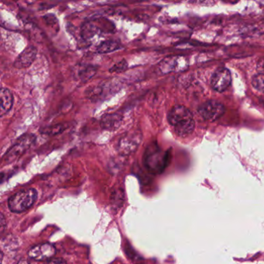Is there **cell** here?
Masks as SVG:
<instances>
[{"mask_svg":"<svg viewBox=\"0 0 264 264\" xmlns=\"http://www.w3.org/2000/svg\"><path fill=\"white\" fill-rule=\"evenodd\" d=\"M168 121L174 127L176 134L181 137L189 136L195 130L193 115L184 106H174L168 112Z\"/></svg>","mask_w":264,"mask_h":264,"instance_id":"obj_1","label":"cell"},{"mask_svg":"<svg viewBox=\"0 0 264 264\" xmlns=\"http://www.w3.org/2000/svg\"><path fill=\"white\" fill-rule=\"evenodd\" d=\"M143 160L144 166L149 172L160 174L168 166L169 154L168 151L162 150L157 143L153 142L146 148Z\"/></svg>","mask_w":264,"mask_h":264,"instance_id":"obj_2","label":"cell"},{"mask_svg":"<svg viewBox=\"0 0 264 264\" xmlns=\"http://www.w3.org/2000/svg\"><path fill=\"white\" fill-rule=\"evenodd\" d=\"M37 198V192L34 188H27L19 191L10 197L8 207L14 213H21L30 209Z\"/></svg>","mask_w":264,"mask_h":264,"instance_id":"obj_3","label":"cell"},{"mask_svg":"<svg viewBox=\"0 0 264 264\" xmlns=\"http://www.w3.org/2000/svg\"><path fill=\"white\" fill-rule=\"evenodd\" d=\"M35 141H36V136L31 133H27L21 136L9 149L3 160L6 164H11L16 161L27 152V150L34 144Z\"/></svg>","mask_w":264,"mask_h":264,"instance_id":"obj_4","label":"cell"},{"mask_svg":"<svg viewBox=\"0 0 264 264\" xmlns=\"http://www.w3.org/2000/svg\"><path fill=\"white\" fill-rule=\"evenodd\" d=\"M142 139V133L138 130L124 133L117 142L116 149L118 153L122 156L131 155L136 152Z\"/></svg>","mask_w":264,"mask_h":264,"instance_id":"obj_5","label":"cell"},{"mask_svg":"<svg viewBox=\"0 0 264 264\" xmlns=\"http://www.w3.org/2000/svg\"><path fill=\"white\" fill-rule=\"evenodd\" d=\"M225 111L224 106L215 100H209L202 103L198 109L200 116L208 121H215L219 119L224 114Z\"/></svg>","mask_w":264,"mask_h":264,"instance_id":"obj_6","label":"cell"},{"mask_svg":"<svg viewBox=\"0 0 264 264\" xmlns=\"http://www.w3.org/2000/svg\"><path fill=\"white\" fill-rule=\"evenodd\" d=\"M57 253V250L52 244L45 242L38 244L32 247L28 252V256L30 259L35 261L48 262L53 259Z\"/></svg>","mask_w":264,"mask_h":264,"instance_id":"obj_7","label":"cell"},{"mask_svg":"<svg viewBox=\"0 0 264 264\" xmlns=\"http://www.w3.org/2000/svg\"><path fill=\"white\" fill-rule=\"evenodd\" d=\"M232 83V74L226 68H219L215 70L211 78L212 89L218 92H222L230 87Z\"/></svg>","mask_w":264,"mask_h":264,"instance_id":"obj_8","label":"cell"},{"mask_svg":"<svg viewBox=\"0 0 264 264\" xmlns=\"http://www.w3.org/2000/svg\"><path fill=\"white\" fill-rule=\"evenodd\" d=\"M187 67V62L185 57L180 56H171L164 59L160 65L159 69L163 74H169L171 72L182 71Z\"/></svg>","mask_w":264,"mask_h":264,"instance_id":"obj_9","label":"cell"},{"mask_svg":"<svg viewBox=\"0 0 264 264\" xmlns=\"http://www.w3.org/2000/svg\"><path fill=\"white\" fill-rule=\"evenodd\" d=\"M37 55V49L33 45L27 47L18 56L13 64V66L17 69L27 68L33 64Z\"/></svg>","mask_w":264,"mask_h":264,"instance_id":"obj_10","label":"cell"},{"mask_svg":"<svg viewBox=\"0 0 264 264\" xmlns=\"http://www.w3.org/2000/svg\"><path fill=\"white\" fill-rule=\"evenodd\" d=\"M123 116L118 112L104 115L100 119V127L107 131H116L122 125Z\"/></svg>","mask_w":264,"mask_h":264,"instance_id":"obj_11","label":"cell"},{"mask_svg":"<svg viewBox=\"0 0 264 264\" xmlns=\"http://www.w3.org/2000/svg\"><path fill=\"white\" fill-rule=\"evenodd\" d=\"M101 32L103 30L96 21H87L82 25L80 35L83 42L87 43L96 35L100 34Z\"/></svg>","mask_w":264,"mask_h":264,"instance_id":"obj_12","label":"cell"},{"mask_svg":"<svg viewBox=\"0 0 264 264\" xmlns=\"http://www.w3.org/2000/svg\"><path fill=\"white\" fill-rule=\"evenodd\" d=\"M0 98H1V109L0 116H4L7 114L13 106V95L10 89L7 88H1L0 90Z\"/></svg>","mask_w":264,"mask_h":264,"instance_id":"obj_13","label":"cell"},{"mask_svg":"<svg viewBox=\"0 0 264 264\" xmlns=\"http://www.w3.org/2000/svg\"><path fill=\"white\" fill-rule=\"evenodd\" d=\"M122 48L120 42L117 40H106L101 42L98 48L97 52L99 54H108V53L113 52L117 51Z\"/></svg>","mask_w":264,"mask_h":264,"instance_id":"obj_14","label":"cell"},{"mask_svg":"<svg viewBox=\"0 0 264 264\" xmlns=\"http://www.w3.org/2000/svg\"><path fill=\"white\" fill-rule=\"evenodd\" d=\"M106 86H90L89 89H86V95L89 100L92 101H99L101 98H104V92Z\"/></svg>","mask_w":264,"mask_h":264,"instance_id":"obj_15","label":"cell"},{"mask_svg":"<svg viewBox=\"0 0 264 264\" xmlns=\"http://www.w3.org/2000/svg\"><path fill=\"white\" fill-rule=\"evenodd\" d=\"M97 71H98V68L95 65H85V66L81 67L78 70V76L81 81L85 83L95 76Z\"/></svg>","mask_w":264,"mask_h":264,"instance_id":"obj_16","label":"cell"},{"mask_svg":"<svg viewBox=\"0 0 264 264\" xmlns=\"http://www.w3.org/2000/svg\"><path fill=\"white\" fill-rule=\"evenodd\" d=\"M68 128V124H57L45 127L40 130V132H42V134L48 135V136H57V135L63 133Z\"/></svg>","mask_w":264,"mask_h":264,"instance_id":"obj_17","label":"cell"},{"mask_svg":"<svg viewBox=\"0 0 264 264\" xmlns=\"http://www.w3.org/2000/svg\"><path fill=\"white\" fill-rule=\"evenodd\" d=\"M252 85H253L254 89L259 92H264V74L263 73H259L256 74L252 78Z\"/></svg>","mask_w":264,"mask_h":264,"instance_id":"obj_18","label":"cell"},{"mask_svg":"<svg viewBox=\"0 0 264 264\" xmlns=\"http://www.w3.org/2000/svg\"><path fill=\"white\" fill-rule=\"evenodd\" d=\"M128 69V63L125 59H123L120 62L115 64L112 68L109 69V72L112 74H120Z\"/></svg>","mask_w":264,"mask_h":264,"instance_id":"obj_19","label":"cell"},{"mask_svg":"<svg viewBox=\"0 0 264 264\" xmlns=\"http://www.w3.org/2000/svg\"><path fill=\"white\" fill-rule=\"evenodd\" d=\"M44 21L48 25L55 26L56 24L57 25V19L54 15L48 14L46 16H44Z\"/></svg>","mask_w":264,"mask_h":264,"instance_id":"obj_20","label":"cell"},{"mask_svg":"<svg viewBox=\"0 0 264 264\" xmlns=\"http://www.w3.org/2000/svg\"><path fill=\"white\" fill-rule=\"evenodd\" d=\"M45 264H66V262L64 259L58 258V259H51V260L48 261Z\"/></svg>","mask_w":264,"mask_h":264,"instance_id":"obj_21","label":"cell"},{"mask_svg":"<svg viewBox=\"0 0 264 264\" xmlns=\"http://www.w3.org/2000/svg\"><path fill=\"white\" fill-rule=\"evenodd\" d=\"M18 264H28V262H27L26 260H22L21 261V262H18Z\"/></svg>","mask_w":264,"mask_h":264,"instance_id":"obj_22","label":"cell"}]
</instances>
